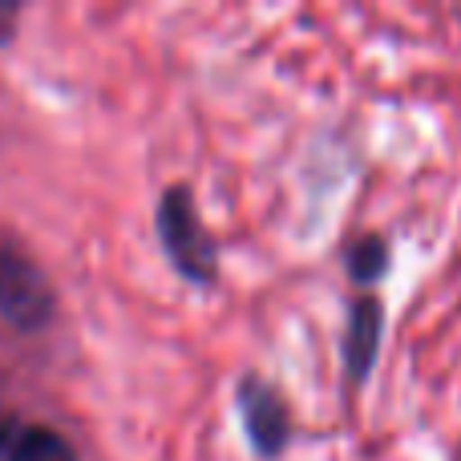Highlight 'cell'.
Returning a JSON list of instances; mask_svg holds the SVG:
<instances>
[{
    "instance_id": "7a4b0ae2",
    "label": "cell",
    "mask_w": 461,
    "mask_h": 461,
    "mask_svg": "<svg viewBox=\"0 0 461 461\" xmlns=\"http://www.w3.org/2000/svg\"><path fill=\"white\" fill-rule=\"evenodd\" d=\"M0 312L16 328H41L53 316V292H49L41 267L21 251L0 247Z\"/></svg>"
},
{
    "instance_id": "6da1fadb",
    "label": "cell",
    "mask_w": 461,
    "mask_h": 461,
    "mask_svg": "<svg viewBox=\"0 0 461 461\" xmlns=\"http://www.w3.org/2000/svg\"><path fill=\"white\" fill-rule=\"evenodd\" d=\"M158 230L162 247L175 259V267L194 284H211L215 279V243H211L207 227L199 219L191 191L186 186H170L158 203Z\"/></svg>"
},
{
    "instance_id": "5b68a950",
    "label": "cell",
    "mask_w": 461,
    "mask_h": 461,
    "mask_svg": "<svg viewBox=\"0 0 461 461\" xmlns=\"http://www.w3.org/2000/svg\"><path fill=\"white\" fill-rule=\"evenodd\" d=\"M0 461H73V449L61 433L32 421L0 425Z\"/></svg>"
},
{
    "instance_id": "52a82bcc",
    "label": "cell",
    "mask_w": 461,
    "mask_h": 461,
    "mask_svg": "<svg viewBox=\"0 0 461 461\" xmlns=\"http://www.w3.org/2000/svg\"><path fill=\"white\" fill-rule=\"evenodd\" d=\"M13 24H16V5H0V41H8Z\"/></svg>"
},
{
    "instance_id": "3957f363",
    "label": "cell",
    "mask_w": 461,
    "mask_h": 461,
    "mask_svg": "<svg viewBox=\"0 0 461 461\" xmlns=\"http://www.w3.org/2000/svg\"><path fill=\"white\" fill-rule=\"evenodd\" d=\"M239 413H243L247 438H251V446L259 449L263 457H276L279 449H284V441H287V409L263 381L247 376V381L239 384Z\"/></svg>"
},
{
    "instance_id": "8992f818",
    "label": "cell",
    "mask_w": 461,
    "mask_h": 461,
    "mask_svg": "<svg viewBox=\"0 0 461 461\" xmlns=\"http://www.w3.org/2000/svg\"><path fill=\"white\" fill-rule=\"evenodd\" d=\"M348 271L357 284H376L389 271V243L381 235H360L348 247Z\"/></svg>"
},
{
    "instance_id": "277c9868",
    "label": "cell",
    "mask_w": 461,
    "mask_h": 461,
    "mask_svg": "<svg viewBox=\"0 0 461 461\" xmlns=\"http://www.w3.org/2000/svg\"><path fill=\"white\" fill-rule=\"evenodd\" d=\"M381 332H384V308L376 295H360L348 312V332H344V368L352 381H365L373 373V360L381 352Z\"/></svg>"
}]
</instances>
